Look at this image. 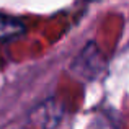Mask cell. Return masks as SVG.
I'll return each instance as SVG.
<instances>
[{"label":"cell","mask_w":129,"mask_h":129,"mask_svg":"<svg viewBox=\"0 0 129 129\" xmlns=\"http://www.w3.org/2000/svg\"><path fill=\"white\" fill-rule=\"evenodd\" d=\"M23 31H25V26L20 20L0 13V41H8L12 38H16Z\"/></svg>","instance_id":"cell-1"}]
</instances>
